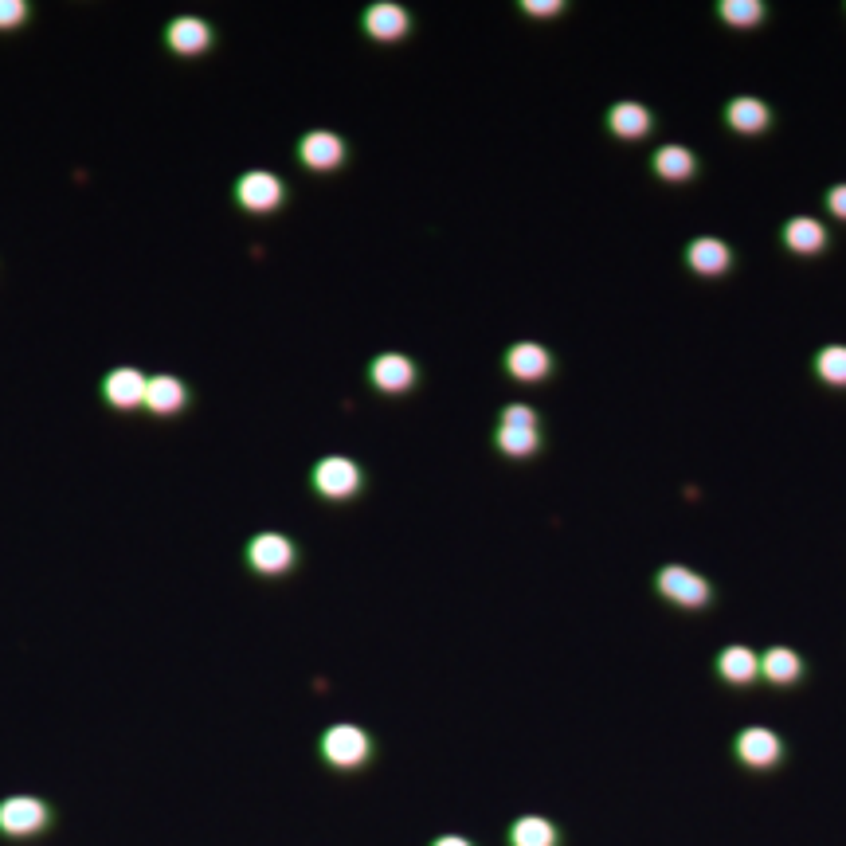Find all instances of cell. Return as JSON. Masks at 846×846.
<instances>
[{
    "instance_id": "obj_28",
    "label": "cell",
    "mask_w": 846,
    "mask_h": 846,
    "mask_svg": "<svg viewBox=\"0 0 846 846\" xmlns=\"http://www.w3.org/2000/svg\"><path fill=\"white\" fill-rule=\"evenodd\" d=\"M827 208H831L839 220H846V185H835L827 192Z\"/></svg>"
},
{
    "instance_id": "obj_26",
    "label": "cell",
    "mask_w": 846,
    "mask_h": 846,
    "mask_svg": "<svg viewBox=\"0 0 846 846\" xmlns=\"http://www.w3.org/2000/svg\"><path fill=\"white\" fill-rule=\"evenodd\" d=\"M28 20V4L24 0H0V28H16Z\"/></svg>"
},
{
    "instance_id": "obj_23",
    "label": "cell",
    "mask_w": 846,
    "mask_h": 846,
    "mask_svg": "<svg viewBox=\"0 0 846 846\" xmlns=\"http://www.w3.org/2000/svg\"><path fill=\"white\" fill-rule=\"evenodd\" d=\"M725 118H729V126L737 134H760L768 126V106L760 98H733L729 110H725Z\"/></svg>"
},
{
    "instance_id": "obj_16",
    "label": "cell",
    "mask_w": 846,
    "mask_h": 846,
    "mask_svg": "<svg viewBox=\"0 0 846 846\" xmlns=\"http://www.w3.org/2000/svg\"><path fill=\"white\" fill-rule=\"evenodd\" d=\"M510 846H561V827L545 815H517L510 823Z\"/></svg>"
},
{
    "instance_id": "obj_9",
    "label": "cell",
    "mask_w": 846,
    "mask_h": 846,
    "mask_svg": "<svg viewBox=\"0 0 846 846\" xmlns=\"http://www.w3.org/2000/svg\"><path fill=\"white\" fill-rule=\"evenodd\" d=\"M298 161L306 169L329 173V169H337L345 161V141L337 138V134H329V130H314V134H306V138L298 141Z\"/></svg>"
},
{
    "instance_id": "obj_5",
    "label": "cell",
    "mask_w": 846,
    "mask_h": 846,
    "mask_svg": "<svg viewBox=\"0 0 846 846\" xmlns=\"http://www.w3.org/2000/svg\"><path fill=\"white\" fill-rule=\"evenodd\" d=\"M655 588L678 608H702L709 604V584H705L698 572L682 568V564H666L655 576Z\"/></svg>"
},
{
    "instance_id": "obj_6",
    "label": "cell",
    "mask_w": 846,
    "mask_h": 846,
    "mask_svg": "<svg viewBox=\"0 0 846 846\" xmlns=\"http://www.w3.org/2000/svg\"><path fill=\"white\" fill-rule=\"evenodd\" d=\"M282 196H286V188H282L279 177L267 173V169H251V173H243V177L235 181V200H239V208H247V212H275L282 204Z\"/></svg>"
},
{
    "instance_id": "obj_20",
    "label": "cell",
    "mask_w": 846,
    "mask_h": 846,
    "mask_svg": "<svg viewBox=\"0 0 846 846\" xmlns=\"http://www.w3.org/2000/svg\"><path fill=\"white\" fill-rule=\"evenodd\" d=\"M608 126L615 138L635 141L651 130V114H647V106H639V102H615L608 114Z\"/></svg>"
},
{
    "instance_id": "obj_25",
    "label": "cell",
    "mask_w": 846,
    "mask_h": 846,
    "mask_svg": "<svg viewBox=\"0 0 846 846\" xmlns=\"http://www.w3.org/2000/svg\"><path fill=\"white\" fill-rule=\"evenodd\" d=\"M815 373H819V380H827L835 388H846V345H827L815 357Z\"/></svg>"
},
{
    "instance_id": "obj_3",
    "label": "cell",
    "mask_w": 846,
    "mask_h": 846,
    "mask_svg": "<svg viewBox=\"0 0 846 846\" xmlns=\"http://www.w3.org/2000/svg\"><path fill=\"white\" fill-rule=\"evenodd\" d=\"M733 752H737V760H741L745 768H752V772H768V768H776V764L788 756L784 737H780L776 729H768V725H749V729H741L737 741H733Z\"/></svg>"
},
{
    "instance_id": "obj_1",
    "label": "cell",
    "mask_w": 846,
    "mask_h": 846,
    "mask_svg": "<svg viewBox=\"0 0 846 846\" xmlns=\"http://www.w3.org/2000/svg\"><path fill=\"white\" fill-rule=\"evenodd\" d=\"M373 752H376L373 737L361 725L341 721V725H329L326 733H322V760H326L329 768H337V772L365 768L373 760Z\"/></svg>"
},
{
    "instance_id": "obj_11",
    "label": "cell",
    "mask_w": 846,
    "mask_h": 846,
    "mask_svg": "<svg viewBox=\"0 0 846 846\" xmlns=\"http://www.w3.org/2000/svg\"><path fill=\"white\" fill-rule=\"evenodd\" d=\"M713 666H717V678L729 682V686H752L760 678V658H756V651L741 647V643L725 647Z\"/></svg>"
},
{
    "instance_id": "obj_8",
    "label": "cell",
    "mask_w": 846,
    "mask_h": 846,
    "mask_svg": "<svg viewBox=\"0 0 846 846\" xmlns=\"http://www.w3.org/2000/svg\"><path fill=\"white\" fill-rule=\"evenodd\" d=\"M247 561H251L255 572H263V576H279V572H286L294 564V545L282 533H259L247 545Z\"/></svg>"
},
{
    "instance_id": "obj_10",
    "label": "cell",
    "mask_w": 846,
    "mask_h": 846,
    "mask_svg": "<svg viewBox=\"0 0 846 846\" xmlns=\"http://www.w3.org/2000/svg\"><path fill=\"white\" fill-rule=\"evenodd\" d=\"M408 28H412V16H408L400 4H392V0H380V4H369V8H365V32H369L373 40L392 44V40L408 36Z\"/></svg>"
},
{
    "instance_id": "obj_21",
    "label": "cell",
    "mask_w": 846,
    "mask_h": 846,
    "mask_svg": "<svg viewBox=\"0 0 846 846\" xmlns=\"http://www.w3.org/2000/svg\"><path fill=\"white\" fill-rule=\"evenodd\" d=\"M784 243H788L792 251H799V255H815V251H823L827 232H823V224H819V220H811V216H796V220H788V224H784Z\"/></svg>"
},
{
    "instance_id": "obj_17",
    "label": "cell",
    "mask_w": 846,
    "mask_h": 846,
    "mask_svg": "<svg viewBox=\"0 0 846 846\" xmlns=\"http://www.w3.org/2000/svg\"><path fill=\"white\" fill-rule=\"evenodd\" d=\"M549 349L545 345H537V341H517L514 349L506 353V369H510V376H517V380H541V376L549 373Z\"/></svg>"
},
{
    "instance_id": "obj_24",
    "label": "cell",
    "mask_w": 846,
    "mask_h": 846,
    "mask_svg": "<svg viewBox=\"0 0 846 846\" xmlns=\"http://www.w3.org/2000/svg\"><path fill=\"white\" fill-rule=\"evenodd\" d=\"M717 16L725 24H733V28H752V24H760L764 4L760 0H721L717 4Z\"/></svg>"
},
{
    "instance_id": "obj_4",
    "label": "cell",
    "mask_w": 846,
    "mask_h": 846,
    "mask_svg": "<svg viewBox=\"0 0 846 846\" xmlns=\"http://www.w3.org/2000/svg\"><path fill=\"white\" fill-rule=\"evenodd\" d=\"M541 443L537 435V412L525 408V404H510L502 408V423H498V447L510 455V459H525L533 455Z\"/></svg>"
},
{
    "instance_id": "obj_2",
    "label": "cell",
    "mask_w": 846,
    "mask_h": 846,
    "mask_svg": "<svg viewBox=\"0 0 846 846\" xmlns=\"http://www.w3.org/2000/svg\"><path fill=\"white\" fill-rule=\"evenodd\" d=\"M55 811L40 796H4L0 799V835L4 839H32L51 827Z\"/></svg>"
},
{
    "instance_id": "obj_22",
    "label": "cell",
    "mask_w": 846,
    "mask_h": 846,
    "mask_svg": "<svg viewBox=\"0 0 846 846\" xmlns=\"http://www.w3.org/2000/svg\"><path fill=\"white\" fill-rule=\"evenodd\" d=\"M651 165H655V173L662 177V181H690V177H694V169H698L694 153H690V149H682V145H662Z\"/></svg>"
},
{
    "instance_id": "obj_19",
    "label": "cell",
    "mask_w": 846,
    "mask_h": 846,
    "mask_svg": "<svg viewBox=\"0 0 846 846\" xmlns=\"http://www.w3.org/2000/svg\"><path fill=\"white\" fill-rule=\"evenodd\" d=\"M760 678H768L772 686H796L803 678V658L788 647H772L760 655Z\"/></svg>"
},
{
    "instance_id": "obj_15",
    "label": "cell",
    "mask_w": 846,
    "mask_h": 846,
    "mask_svg": "<svg viewBox=\"0 0 846 846\" xmlns=\"http://www.w3.org/2000/svg\"><path fill=\"white\" fill-rule=\"evenodd\" d=\"M165 40H169V47H173L177 55H200L204 47L212 44V28H208L200 16H177V20L169 24Z\"/></svg>"
},
{
    "instance_id": "obj_18",
    "label": "cell",
    "mask_w": 846,
    "mask_h": 846,
    "mask_svg": "<svg viewBox=\"0 0 846 846\" xmlns=\"http://www.w3.org/2000/svg\"><path fill=\"white\" fill-rule=\"evenodd\" d=\"M729 247L721 243V239H713V235H702V239H694L690 247H686V263L698 271V275H725L729 271Z\"/></svg>"
},
{
    "instance_id": "obj_29",
    "label": "cell",
    "mask_w": 846,
    "mask_h": 846,
    "mask_svg": "<svg viewBox=\"0 0 846 846\" xmlns=\"http://www.w3.org/2000/svg\"><path fill=\"white\" fill-rule=\"evenodd\" d=\"M427 846H474L467 839V835H439V839H431Z\"/></svg>"
},
{
    "instance_id": "obj_12",
    "label": "cell",
    "mask_w": 846,
    "mask_h": 846,
    "mask_svg": "<svg viewBox=\"0 0 846 846\" xmlns=\"http://www.w3.org/2000/svg\"><path fill=\"white\" fill-rule=\"evenodd\" d=\"M145 388H149V376H141L138 369H114L106 376L102 392H106V404L110 408H138L145 404Z\"/></svg>"
},
{
    "instance_id": "obj_7",
    "label": "cell",
    "mask_w": 846,
    "mask_h": 846,
    "mask_svg": "<svg viewBox=\"0 0 846 846\" xmlns=\"http://www.w3.org/2000/svg\"><path fill=\"white\" fill-rule=\"evenodd\" d=\"M357 486H361V467L353 459H345V455H329V459H322L314 467V490L322 498H333V502L337 498H353Z\"/></svg>"
},
{
    "instance_id": "obj_14",
    "label": "cell",
    "mask_w": 846,
    "mask_h": 846,
    "mask_svg": "<svg viewBox=\"0 0 846 846\" xmlns=\"http://www.w3.org/2000/svg\"><path fill=\"white\" fill-rule=\"evenodd\" d=\"M188 404V388L177 380V376L161 373L149 376V388H145V408L157 412V416H173Z\"/></svg>"
},
{
    "instance_id": "obj_13",
    "label": "cell",
    "mask_w": 846,
    "mask_h": 846,
    "mask_svg": "<svg viewBox=\"0 0 846 846\" xmlns=\"http://www.w3.org/2000/svg\"><path fill=\"white\" fill-rule=\"evenodd\" d=\"M369 380H373L380 392H408L416 384V365L404 353H384V357L373 361Z\"/></svg>"
},
{
    "instance_id": "obj_27",
    "label": "cell",
    "mask_w": 846,
    "mask_h": 846,
    "mask_svg": "<svg viewBox=\"0 0 846 846\" xmlns=\"http://www.w3.org/2000/svg\"><path fill=\"white\" fill-rule=\"evenodd\" d=\"M521 8H525L529 16H553V12H561L564 4L561 0H525Z\"/></svg>"
}]
</instances>
